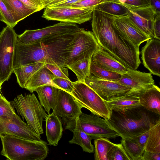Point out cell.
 <instances>
[{
	"instance_id": "6da1fadb",
	"label": "cell",
	"mask_w": 160,
	"mask_h": 160,
	"mask_svg": "<svg viewBox=\"0 0 160 160\" xmlns=\"http://www.w3.org/2000/svg\"><path fill=\"white\" fill-rule=\"evenodd\" d=\"M92 18V32L100 46L127 68L137 70L141 63L139 47L113 27L108 14L94 9Z\"/></svg>"
},
{
	"instance_id": "7a4b0ae2",
	"label": "cell",
	"mask_w": 160,
	"mask_h": 160,
	"mask_svg": "<svg viewBox=\"0 0 160 160\" xmlns=\"http://www.w3.org/2000/svg\"><path fill=\"white\" fill-rule=\"evenodd\" d=\"M74 32L52 37L31 44L20 45L16 42L13 69L37 62L66 67L68 56L67 46Z\"/></svg>"
},
{
	"instance_id": "3957f363",
	"label": "cell",
	"mask_w": 160,
	"mask_h": 160,
	"mask_svg": "<svg viewBox=\"0 0 160 160\" xmlns=\"http://www.w3.org/2000/svg\"><path fill=\"white\" fill-rule=\"evenodd\" d=\"M142 106L122 111H112L109 125L122 138L140 135L160 121Z\"/></svg>"
},
{
	"instance_id": "277c9868",
	"label": "cell",
	"mask_w": 160,
	"mask_h": 160,
	"mask_svg": "<svg viewBox=\"0 0 160 160\" xmlns=\"http://www.w3.org/2000/svg\"><path fill=\"white\" fill-rule=\"evenodd\" d=\"M2 145L0 154L10 160H43L48 156L47 142L12 135H0Z\"/></svg>"
},
{
	"instance_id": "5b68a950",
	"label": "cell",
	"mask_w": 160,
	"mask_h": 160,
	"mask_svg": "<svg viewBox=\"0 0 160 160\" xmlns=\"http://www.w3.org/2000/svg\"><path fill=\"white\" fill-rule=\"evenodd\" d=\"M18 115L25 118L31 128L39 135L43 133V121L48 115L34 93L21 94L10 102Z\"/></svg>"
},
{
	"instance_id": "8992f818",
	"label": "cell",
	"mask_w": 160,
	"mask_h": 160,
	"mask_svg": "<svg viewBox=\"0 0 160 160\" xmlns=\"http://www.w3.org/2000/svg\"><path fill=\"white\" fill-rule=\"evenodd\" d=\"M72 82L73 88L70 93L82 108L106 120L110 118L112 111L105 101L84 82Z\"/></svg>"
},
{
	"instance_id": "52a82bcc",
	"label": "cell",
	"mask_w": 160,
	"mask_h": 160,
	"mask_svg": "<svg viewBox=\"0 0 160 160\" xmlns=\"http://www.w3.org/2000/svg\"><path fill=\"white\" fill-rule=\"evenodd\" d=\"M17 34L8 26L0 32V78L3 83L13 72L15 48Z\"/></svg>"
},
{
	"instance_id": "ba28073f",
	"label": "cell",
	"mask_w": 160,
	"mask_h": 160,
	"mask_svg": "<svg viewBox=\"0 0 160 160\" xmlns=\"http://www.w3.org/2000/svg\"><path fill=\"white\" fill-rule=\"evenodd\" d=\"M79 28L75 23L60 22L41 29L26 30L17 34L16 42L20 45L31 44L52 37L73 33Z\"/></svg>"
},
{
	"instance_id": "9c48e42d",
	"label": "cell",
	"mask_w": 160,
	"mask_h": 160,
	"mask_svg": "<svg viewBox=\"0 0 160 160\" xmlns=\"http://www.w3.org/2000/svg\"><path fill=\"white\" fill-rule=\"evenodd\" d=\"M94 8L47 7L42 17L48 20L81 24L89 20Z\"/></svg>"
},
{
	"instance_id": "30bf717a",
	"label": "cell",
	"mask_w": 160,
	"mask_h": 160,
	"mask_svg": "<svg viewBox=\"0 0 160 160\" xmlns=\"http://www.w3.org/2000/svg\"><path fill=\"white\" fill-rule=\"evenodd\" d=\"M92 113L89 114L82 112L78 121L83 130L92 138H100L114 139L119 134L109 125L107 120Z\"/></svg>"
},
{
	"instance_id": "8fae6325",
	"label": "cell",
	"mask_w": 160,
	"mask_h": 160,
	"mask_svg": "<svg viewBox=\"0 0 160 160\" xmlns=\"http://www.w3.org/2000/svg\"><path fill=\"white\" fill-rule=\"evenodd\" d=\"M99 47L92 32L79 28L73 33L72 38L67 46L68 56L66 67L82 53L96 51Z\"/></svg>"
},
{
	"instance_id": "7c38bea8",
	"label": "cell",
	"mask_w": 160,
	"mask_h": 160,
	"mask_svg": "<svg viewBox=\"0 0 160 160\" xmlns=\"http://www.w3.org/2000/svg\"><path fill=\"white\" fill-rule=\"evenodd\" d=\"M85 84L105 101L123 95L131 89L116 82L101 79L90 75L85 80Z\"/></svg>"
},
{
	"instance_id": "4fadbf2b",
	"label": "cell",
	"mask_w": 160,
	"mask_h": 160,
	"mask_svg": "<svg viewBox=\"0 0 160 160\" xmlns=\"http://www.w3.org/2000/svg\"><path fill=\"white\" fill-rule=\"evenodd\" d=\"M8 135L32 140H40L41 137L32 130L16 114L10 118L0 117V135Z\"/></svg>"
},
{
	"instance_id": "5bb4252c",
	"label": "cell",
	"mask_w": 160,
	"mask_h": 160,
	"mask_svg": "<svg viewBox=\"0 0 160 160\" xmlns=\"http://www.w3.org/2000/svg\"><path fill=\"white\" fill-rule=\"evenodd\" d=\"M108 15L113 27L136 46L139 47L142 43L151 38L138 29L128 15Z\"/></svg>"
},
{
	"instance_id": "9a60e30c",
	"label": "cell",
	"mask_w": 160,
	"mask_h": 160,
	"mask_svg": "<svg viewBox=\"0 0 160 160\" xmlns=\"http://www.w3.org/2000/svg\"><path fill=\"white\" fill-rule=\"evenodd\" d=\"M82 106L69 92L59 89L56 106L53 110L62 120H70L79 117Z\"/></svg>"
},
{
	"instance_id": "2e32d148",
	"label": "cell",
	"mask_w": 160,
	"mask_h": 160,
	"mask_svg": "<svg viewBox=\"0 0 160 160\" xmlns=\"http://www.w3.org/2000/svg\"><path fill=\"white\" fill-rule=\"evenodd\" d=\"M115 82L129 88L131 91L138 92L147 89L155 83L150 72L129 68L126 73L121 74L120 78Z\"/></svg>"
},
{
	"instance_id": "e0dca14e",
	"label": "cell",
	"mask_w": 160,
	"mask_h": 160,
	"mask_svg": "<svg viewBox=\"0 0 160 160\" xmlns=\"http://www.w3.org/2000/svg\"><path fill=\"white\" fill-rule=\"evenodd\" d=\"M157 14L150 5L143 8L129 9L128 15L138 29L152 38H154L153 26Z\"/></svg>"
},
{
	"instance_id": "ac0fdd59",
	"label": "cell",
	"mask_w": 160,
	"mask_h": 160,
	"mask_svg": "<svg viewBox=\"0 0 160 160\" xmlns=\"http://www.w3.org/2000/svg\"><path fill=\"white\" fill-rule=\"evenodd\" d=\"M142 48L141 58L144 66L152 74L160 76V40L151 38Z\"/></svg>"
},
{
	"instance_id": "d6986e66",
	"label": "cell",
	"mask_w": 160,
	"mask_h": 160,
	"mask_svg": "<svg viewBox=\"0 0 160 160\" xmlns=\"http://www.w3.org/2000/svg\"><path fill=\"white\" fill-rule=\"evenodd\" d=\"M61 120L64 129L73 133V138L69 141V143L79 145L84 152L93 153L94 148L91 143L92 139L83 130L79 123L78 118L70 120Z\"/></svg>"
},
{
	"instance_id": "ffe728a7",
	"label": "cell",
	"mask_w": 160,
	"mask_h": 160,
	"mask_svg": "<svg viewBox=\"0 0 160 160\" xmlns=\"http://www.w3.org/2000/svg\"><path fill=\"white\" fill-rule=\"evenodd\" d=\"M91 61L102 68L121 74L126 73L128 71V68L100 46L93 54Z\"/></svg>"
},
{
	"instance_id": "44dd1931",
	"label": "cell",
	"mask_w": 160,
	"mask_h": 160,
	"mask_svg": "<svg viewBox=\"0 0 160 160\" xmlns=\"http://www.w3.org/2000/svg\"><path fill=\"white\" fill-rule=\"evenodd\" d=\"M149 131L140 135L122 138L121 143L131 160H141Z\"/></svg>"
},
{
	"instance_id": "7402d4cb",
	"label": "cell",
	"mask_w": 160,
	"mask_h": 160,
	"mask_svg": "<svg viewBox=\"0 0 160 160\" xmlns=\"http://www.w3.org/2000/svg\"><path fill=\"white\" fill-rule=\"evenodd\" d=\"M140 103L147 110L160 115V89L154 84L147 89L138 92Z\"/></svg>"
},
{
	"instance_id": "603a6c76",
	"label": "cell",
	"mask_w": 160,
	"mask_h": 160,
	"mask_svg": "<svg viewBox=\"0 0 160 160\" xmlns=\"http://www.w3.org/2000/svg\"><path fill=\"white\" fill-rule=\"evenodd\" d=\"M95 51H89L82 53L67 66L75 74L77 81L84 82L86 78L90 75L92 58Z\"/></svg>"
},
{
	"instance_id": "cb8c5ba5",
	"label": "cell",
	"mask_w": 160,
	"mask_h": 160,
	"mask_svg": "<svg viewBox=\"0 0 160 160\" xmlns=\"http://www.w3.org/2000/svg\"><path fill=\"white\" fill-rule=\"evenodd\" d=\"M46 121V134L48 144L57 146L62 135L63 128L61 117L53 112L48 115Z\"/></svg>"
},
{
	"instance_id": "d4e9b609",
	"label": "cell",
	"mask_w": 160,
	"mask_h": 160,
	"mask_svg": "<svg viewBox=\"0 0 160 160\" xmlns=\"http://www.w3.org/2000/svg\"><path fill=\"white\" fill-rule=\"evenodd\" d=\"M106 102L112 111H122L141 106L138 92L131 90L123 95Z\"/></svg>"
},
{
	"instance_id": "484cf974",
	"label": "cell",
	"mask_w": 160,
	"mask_h": 160,
	"mask_svg": "<svg viewBox=\"0 0 160 160\" xmlns=\"http://www.w3.org/2000/svg\"><path fill=\"white\" fill-rule=\"evenodd\" d=\"M45 65L27 81L24 88L33 92L38 88L45 85H50L58 88L52 82V80L56 78L55 76Z\"/></svg>"
},
{
	"instance_id": "4316f807",
	"label": "cell",
	"mask_w": 160,
	"mask_h": 160,
	"mask_svg": "<svg viewBox=\"0 0 160 160\" xmlns=\"http://www.w3.org/2000/svg\"><path fill=\"white\" fill-rule=\"evenodd\" d=\"M59 89L47 85L39 87L35 91L38 94L40 104L48 115L50 114V109L53 110L56 106Z\"/></svg>"
},
{
	"instance_id": "83f0119b",
	"label": "cell",
	"mask_w": 160,
	"mask_h": 160,
	"mask_svg": "<svg viewBox=\"0 0 160 160\" xmlns=\"http://www.w3.org/2000/svg\"><path fill=\"white\" fill-rule=\"evenodd\" d=\"M12 14L15 23L36 12V11L28 7L19 0H2Z\"/></svg>"
},
{
	"instance_id": "f1b7e54d",
	"label": "cell",
	"mask_w": 160,
	"mask_h": 160,
	"mask_svg": "<svg viewBox=\"0 0 160 160\" xmlns=\"http://www.w3.org/2000/svg\"><path fill=\"white\" fill-rule=\"evenodd\" d=\"M45 65L39 62L21 66L14 68L17 82L20 87L24 88L27 81L39 69Z\"/></svg>"
},
{
	"instance_id": "f546056e",
	"label": "cell",
	"mask_w": 160,
	"mask_h": 160,
	"mask_svg": "<svg viewBox=\"0 0 160 160\" xmlns=\"http://www.w3.org/2000/svg\"><path fill=\"white\" fill-rule=\"evenodd\" d=\"M145 150L153 153H160V121L149 130Z\"/></svg>"
},
{
	"instance_id": "4dcf8cb0",
	"label": "cell",
	"mask_w": 160,
	"mask_h": 160,
	"mask_svg": "<svg viewBox=\"0 0 160 160\" xmlns=\"http://www.w3.org/2000/svg\"><path fill=\"white\" fill-rule=\"evenodd\" d=\"M114 144L105 138L95 139L94 159L108 160V153Z\"/></svg>"
},
{
	"instance_id": "1f68e13d",
	"label": "cell",
	"mask_w": 160,
	"mask_h": 160,
	"mask_svg": "<svg viewBox=\"0 0 160 160\" xmlns=\"http://www.w3.org/2000/svg\"><path fill=\"white\" fill-rule=\"evenodd\" d=\"M94 9L113 16H127L129 12V9L123 5L113 2L102 3L96 6Z\"/></svg>"
},
{
	"instance_id": "d6a6232c",
	"label": "cell",
	"mask_w": 160,
	"mask_h": 160,
	"mask_svg": "<svg viewBox=\"0 0 160 160\" xmlns=\"http://www.w3.org/2000/svg\"><path fill=\"white\" fill-rule=\"evenodd\" d=\"M91 75L98 79L116 81L121 77V74L102 68L91 61L90 69Z\"/></svg>"
},
{
	"instance_id": "836d02e7",
	"label": "cell",
	"mask_w": 160,
	"mask_h": 160,
	"mask_svg": "<svg viewBox=\"0 0 160 160\" xmlns=\"http://www.w3.org/2000/svg\"><path fill=\"white\" fill-rule=\"evenodd\" d=\"M108 160H131L122 143L114 144L108 154Z\"/></svg>"
},
{
	"instance_id": "e575fe53",
	"label": "cell",
	"mask_w": 160,
	"mask_h": 160,
	"mask_svg": "<svg viewBox=\"0 0 160 160\" xmlns=\"http://www.w3.org/2000/svg\"><path fill=\"white\" fill-rule=\"evenodd\" d=\"M16 114L11 102L2 94L0 90V117L4 119L10 118Z\"/></svg>"
},
{
	"instance_id": "d590c367",
	"label": "cell",
	"mask_w": 160,
	"mask_h": 160,
	"mask_svg": "<svg viewBox=\"0 0 160 160\" xmlns=\"http://www.w3.org/2000/svg\"><path fill=\"white\" fill-rule=\"evenodd\" d=\"M0 20L12 28L17 25L12 14L2 0H0Z\"/></svg>"
},
{
	"instance_id": "8d00e7d4",
	"label": "cell",
	"mask_w": 160,
	"mask_h": 160,
	"mask_svg": "<svg viewBox=\"0 0 160 160\" xmlns=\"http://www.w3.org/2000/svg\"><path fill=\"white\" fill-rule=\"evenodd\" d=\"M108 2H117L116 0H81L71 7L77 8H94L102 3Z\"/></svg>"
},
{
	"instance_id": "74e56055",
	"label": "cell",
	"mask_w": 160,
	"mask_h": 160,
	"mask_svg": "<svg viewBox=\"0 0 160 160\" xmlns=\"http://www.w3.org/2000/svg\"><path fill=\"white\" fill-rule=\"evenodd\" d=\"M129 9L148 7L150 6L149 0H116Z\"/></svg>"
},
{
	"instance_id": "f35d334b",
	"label": "cell",
	"mask_w": 160,
	"mask_h": 160,
	"mask_svg": "<svg viewBox=\"0 0 160 160\" xmlns=\"http://www.w3.org/2000/svg\"><path fill=\"white\" fill-rule=\"evenodd\" d=\"M46 67L54 75L56 78H61L70 80L68 68L53 64H46Z\"/></svg>"
},
{
	"instance_id": "ab89813d",
	"label": "cell",
	"mask_w": 160,
	"mask_h": 160,
	"mask_svg": "<svg viewBox=\"0 0 160 160\" xmlns=\"http://www.w3.org/2000/svg\"><path fill=\"white\" fill-rule=\"evenodd\" d=\"M52 82L58 88L71 93L73 88L72 82L70 80L61 78H55Z\"/></svg>"
},
{
	"instance_id": "60d3db41",
	"label": "cell",
	"mask_w": 160,
	"mask_h": 160,
	"mask_svg": "<svg viewBox=\"0 0 160 160\" xmlns=\"http://www.w3.org/2000/svg\"><path fill=\"white\" fill-rule=\"evenodd\" d=\"M29 8L38 12L45 8L43 0H19Z\"/></svg>"
},
{
	"instance_id": "b9f144b4",
	"label": "cell",
	"mask_w": 160,
	"mask_h": 160,
	"mask_svg": "<svg viewBox=\"0 0 160 160\" xmlns=\"http://www.w3.org/2000/svg\"><path fill=\"white\" fill-rule=\"evenodd\" d=\"M154 38L160 40V14L156 16L153 26Z\"/></svg>"
},
{
	"instance_id": "7bdbcfd3",
	"label": "cell",
	"mask_w": 160,
	"mask_h": 160,
	"mask_svg": "<svg viewBox=\"0 0 160 160\" xmlns=\"http://www.w3.org/2000/svg\"><path fill=\"white\" fill-rule=\"evenodd\" d=\"M160 153H156L148 152L145 150L141 160H160Z\"/></svg>"
},
{
	"instance_id": "ee69618b",
	"label": "cell",
	"mask_w": 160,
	"mask_h": 160,
	"mask_svg": "<svg viewBox=\"0 0 160 160\" xmlns=\"http://www.w3.org/2000/svg\"><path fill=\"white\" fill-rule=\"evenodd\" d=\"M81 0H67L58 4L48 7H70L72 5Z\"/></svg>"
},
{
	"instance_id": "f6af8a7d",
	"label": "cell",
	"mask_w": 160,
	"mask_h": 160,
	"mask_svg": "<svg viewBox=\"0 0 160 160\" xmlns=\"http://www.w3.org/2000/svg\"><path fill=\"white\" fill-rule=\"evenodd\" d=\"M150 5L157 14H160V0H149Z\"/></svg>"
},
{
	"instance_id": "bcb514c9",
	"label": "cell",
	"mask_w": 160,
	"mask_h": 160,
	"mask_svg": "<svg viewBox=\"0 0 160 160\" xmlns=\"http://www.w3.org/2000/svg\"><path fill=\"white\" fill-rule=\"evenodd\" d=\"M67 0H43L45 8L62 2Z\"/></svg>"
},
{
	"instance_id": "7dc6e473",
	"label": "cell",
	"mask_w": 160,
	"mask_h": 160,
	"mask_svg": "<svg viewBox=\"0 0 160 160\" xmlns=\"http://www.w3.org/2000/svg\"><path fill=\"white\" fill-rule=\"evenodd\" d=\"M2 83L1 82V79L0 78V90L1 89V86L2 84Z\"/></svg>"
}]
</instances>
